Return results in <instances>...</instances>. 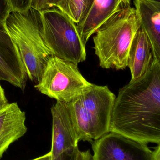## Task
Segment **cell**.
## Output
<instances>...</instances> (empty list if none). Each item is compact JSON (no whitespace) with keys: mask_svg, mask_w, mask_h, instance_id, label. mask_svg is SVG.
<instances>
[{"mask_svg":"<svg viewBox=\"0 0 160 160\" xmlns=\"http://www.w3.org/2000/svg\"><path fill=\"white\" fill-rule=\"evenodd\" d=\"M110 132L140 142L160 145V61L119 89L110 120Z\"/></svg>","mask_w":160,"mask_h":160,"instance_id":"obj_1","label":"cell"},{"mask_svg":"<svg viewBox=\"0 0 160 160\" xmlns=\"http://www.w3.org/2000/svg\"><path fill=\"white\" fill-rule=\"evenodd\" d=\"M141 28L135 8L129 7L113 15L95 32V53L100 66L105 69L124 70L132 39Z\"/></svg>","mask_w":160,"mask_h":160,"instance_id":"obj_2","label":"cell"},{"mask_svg":"<svg viewBox=\"0 0 160 160\" xmlns=\"http://www.w3.org/2000/svg\"><path fill=\"white\" fill-rule=\"evenodd\" d=\"M5 30L18 50L27 78L37 83L52 54L42 36L39 12H11L4 22Z\"/></svg>","mask_w":160,"mask_h":160,"instance_id":"obj_3","label":"cell"},{"mask_svg":"<svg viewBox=\"0 0 160 160\" xmlns=\"http://www.w3.org/2000/svg\"><path fill=\"white\" fill-rule=\"evenodd\" d=\"M116 97L108 86L92 83L77 98L66 103L79 141L92 143L110 132Z\"/></svg>","mask_w":160,"mask_h":160,"instance_id":"obj_4","label":"cell"},{"mask_svg":"<svg viewBox=\"0 0 160 160\" xmlns=\"http://www.w3.org/2000/svg\"><path fill=\"white\" fill-rule=\"evenodd\" d=\"M39 12L43 39L52 55L78 64L84 62L85 46L76 24L57 8Z\"/></svg>","mask_w":160,"mask_h":160,"instance_id":"obj_5","label":"cell"},{"mask_svg":"<svg viewBox=\"0 0 160 160\" xmlns=\"http://www.w3.org/2000/svg\"><path fill=\"white\" fill-rule=\"evenodd\" d=\"M91 84L79 71L78 64L52 55L34 88L49 98L68 103Z\"/></svg>","mask_w":160,"mask_h":160,"instance_id":"obj_6","label":"cell"},{"mask_svg":"<svg viewBox=\"0 0 160 160\" xmlns=\"http://www.w3.org/2000/svg\"><path fill=\"white\" fill-rule=\"evenodd\" d=\"M92 160H152L147 144L109 132L92 143Z\"/></svg>","mask_w":160,"mask_h":160,"instance_id":"obj_7","label":"cell"},{"mask_svg":"<svg viewBox=\"0 0 160 160\" xmlns=\"http://www.w3.org/2000/svg\"><path fill=\"white\" fill-rule=\"evenodd\" d=\"M27 78L18 50L0 22V81H6L24 91Z\"/></svg>","mask_w":160,"mask_h":160,"instance_id":"obj_8","label":"cell"},{"mask_svg":"<svg viewBox=\"0 0 160 160\" xmlns=\"http://www.w3.org/2000/svg\"><path fill=\"white\" fill-rule=\"evenodd\" d=\"M52 117V141L51 153L53 158L78 147L80 142L67 105L57 101L51 108Z\"/></svg>","mask_w":160,"mask_h":160,"instance_id":"obj_9","label":"cell"},{"mask_svg":"<svg viewBox=\"0 0 160 160\" xmlns=\"http://www.w3.org/2000/svg\"><path fill=\"white\" fill-rule=\"evenodd\" d=\"M131 7V0H93L84 18L76 24L85 46L91 36L111 17Z\"/></svg>","mask_w":160,"mask_h":160,"instance_id":"obj_10","label":"cell"},{"mask_svg":"<svg viewBox=\"0 0 160 160\" xmlns=\"http://www.w3.org/2000/svg\"><path fill=\"white\" fill-rule=\"evenodd\" d=\"M26 115L17 102L0 109V159L9 146L26 133Z\"/></svg>","mask_w":160,"mask_h":160,"instance_id":"obj_11","label":"cell"},{"mask_svg":"<svg viewBox=\"0 0 160 160\" xmlns=\"http://www.w3.org/2000/svg\"><path fill=\"white\" fill-rule=\"evenodd\" d=\"M141 29L150 41L153 59L160 61V1L133 0Z\"/></svg>","mask_w":160,"mask_h":160,"instance_id":"obj_12","label":"cell"},{"mask_svg":"<svg viewBox=\"0 0 160 160\" xmlns=\"http://www.w3.org/2000/svg\"><path fill=\"white\" fill-rule=\"evenodd\" d=\"M153 59L150 41L141 28L135 34L129 51L127 67L131 73V80L142 77L148 70Z\"/></svg>","mask_w":160,"mask_h":160,"instance_id":"obj_13","label":"cell"},{"mask_svg":"<svg viewBox=\"0 0 160 160\" xmlns=\"http://www.w3.org/2000/svg\"><path fill=\"white\" fill-rule=\"evenodd\" d=\"M56 7L77 24L83 17L86 0H61Z\"/></svg>","mask_w":160,"mask_h":160,"instance_id":"obj_14","label":"cell"},{"mask_svg":"<svg viewBox=\"0 0 160 160\" xmlns=\"http://www.w3.org/2000/svg\"><path fill=\"white\" fill-rule=\"evenodd\" d=\"M10 12H22L28 11L31 8L33 0H7Z\"/></svg>","mask_w":160,"mask_h":160,"instance_id":"obj_15","label":"cell"},{"mask_svg":"<svg viewBox=\"0 0 160 160\" xmlns=\"http://www.w3.org/2000/svg\"><path fill=\"white\" fill-rule=\"evenodd\" d=\"M61 0H33L31 8L40 11L46 8L56 7Z\"/></svg>","mask_w":160,"mask_h":160,"instance_id":"obj_16","label":"cell"},{"mask_svg":"<svg viewBox=\"0 0 160 160\" xmlns=\"http://www.w3.org/2000/svg\"><path fill=\"white\" fill-rule=\"evenodd\" d=\"M7 0H0V22H4L10 13Z\"/></svg>","mask_w":160,"mask_h":160,"instance_id":"obj_17","label":"cell"},{"mask_svg":"<svg viewBox=\"0 0 160 160\" xmlns=\"http://www.w3.org/2000/svg\"><path fill=\"white\" fill-rule=\"evenodd\" d=\"M78 148H79L77 147L75 148L66 150L57 158H53V160H75L76 152Z\"/></svg>","mask_w":160,"mask_h":160,"instance_id":"obj_18","label":"cell"},{"mask_svg":"<svg viewBox=\"0 0 160 160\" xmlns=\"http://www.w3.org/2000/svg\"><path fill=\"white\" fill-rule=\"evenodd\" d=\"M4 90L0 83V109L8 104Z\"/></svg>","mask_w":160,"mask_h":160,"instance_id":"obj_19","label":"cell"},{"mask_svg":"<svg viewBox=\"0 0 160 160\" xmlns=\"http://www.w3.org/2000/svg\"><path fill=\"white\" fill-rule=\"evenodd\" d=\"M154 148V151H152V160H160V145H157Z\"/></svg>","mask_w":160,"mask_h":160,"instance_id":"obj_20","label":"cell"},{"mask_svg":"<svg viewBox=\"0 0 160 160\" xmlns=\"http://www.w3.org/2000/svg\"><path fill=\"white\" fill-rule=\"evenodd\" d=\"M32 160H53L52 155L51 152H49L44 156H41Z\"/></svg>","mask_w":160,"mask_h":160,"instance_id":"obj_21","label":"cell"},{"mask_svg":"<svg viewBox=\"0 0 160 160\" xmlns=\"http://www.w3.org/2000/svg\"><path fill=\"white\" fill-rule=\"evenodd\" d=\"M93 2V0H86V8H85V11L83 17L82 19L84 18L85 16L86 15V13H87L88 10H89V8H90V7H91Z\"/></svg>","mask_w":160,"mask_h":160,"instance_id":"obj_22","label":"cell"},{"mask_svg":"<svg viewBox=\"0 0 160 160\" xmlns=\"http://www.w3.org/2000/svg\"><path fill=\"white\" fill-rule=\"evenodd\" d=\"M158 1H160V0H158Z\"/></svg>","mask_w":160,"mask_h":160,"instance_id":"obj_23","label":"cell"}]
</instances>
